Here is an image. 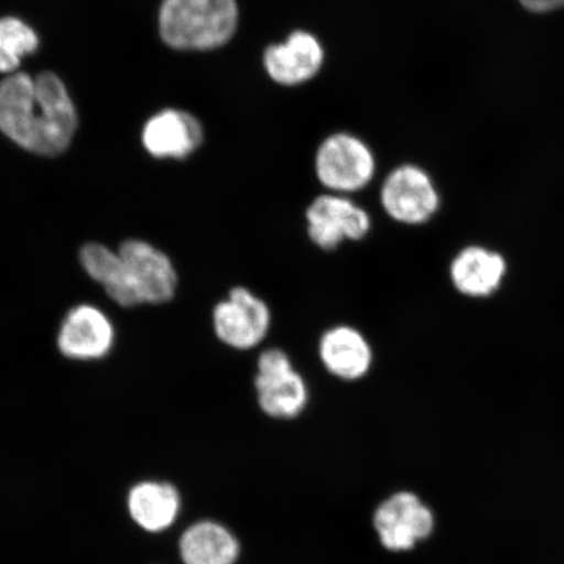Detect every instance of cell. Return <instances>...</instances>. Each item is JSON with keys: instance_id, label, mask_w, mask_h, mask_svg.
<instances>
[{"instance_id": "277c9868", "label": "cell", "mask_w": 564, "mask_h": 564, "mask_svg": "<svg viewBox=\"0 0 564 564\" xmlns=\"http://www.w3.org/2000/svg\"><path fill=\"white\" fill-rule=\"evenodd\" d=\"M317 180L333 194H351L365 188L376 174L370 148L349 133H336L323 141L315 159Z\"/></svg>"}, {"instance_id": "5bb4252c", "label": "cell", "mask_w": 564, "mask_h": 564, "mask_svg": "<svg viewBox=\"0 0 564 564\" xmlns=\"http://www.w3.org/2000/svg\"><path fill=\"white\" fill-rule=\"evenodd\" d=\"M111 324L90 306H80L68 314L58 337L63 355L76 359L100 358L112 345Z\"/></svg>"}, {"instance_id": "52a82bcc", "label": "cell", "mask_w": 564, "mask_h": 564, "mask_svg": "<svg viewBox=\"0 0 564 564\" xmlns=\"http://www.w3.org/2000/svg\"><path fill=\"white\" fill-rule=\"evenodd\" d=\"M380 203L393 221L417 227L436 215L441 196L423 169L403 165L388 174L380 189Z\"/></svg>"}, {"instance_id": "8992f818", "label": "cell", "mask_w": 564, "mask_h": 564, "mask_svg": "<svg viewBox=\"0 0 564 564\" xmlns=\"http://www.w3.org/2000/svg\"><path fill=\"white\" fill-rule=\"evenodd\" d=\"M256 390L262 411L274 419H294L305 409L307 386L284 350L267 349L258 358Z\"/></svg>"}, {"instance_id": "7a4b0ae2", "label": "cell", "mask_w": 564, "mask_h": 564, "mask_svg": "<svg viewBox=\"0 0 564 564\" xmlns=\"http://www.w3.org/2000/svg\"><path fill=\"white\" fill-rule=\"evenodd\" d=\"M80 260L89 276L124 307L169 302L178 286L171 259L156 247L135 239L122 243L117 253L89 243L83 247Z\"/></svg>"}, {"instance_id": "7c38bea8", "label": "cell", "mask_w": 564, "mask_h": 564, "mask_svg": "<svg viewBox=\"0 0 564 564\" xmlns=\"http://www.w3.org/2000/svg\"><path fill=\"white\" fill-rule=\"evenodd\" d=\"M202 124L188 112L164 110L148 121L143 131L145 150L158 159H185L200 147Z\"/></svg>"}, {"instance_id": "30bf717a", "label": "cell", "mask_w": 564, "mask_h": 564, "mask_svg": "<svg viewBox=\"0 0 564 564\" xmlns=\"http://www.w3.org/2000/svg\"><path fill=\"white\" fill-rule=\"evenodd\" d=\"M324 52L313 34L297 31L280 45L268 47L264 66L268 75L284 86H297L319 73Z\"/></svg>"}, {"instance_id": "ac0fdd59", "label": "cell", "mask_w": 564, "mask_h": 564, "mask_svg": "<svg viewBox=\"0 0 564 564\" xmlns=\"http://www.w3.org/2000/svg\"><path fill=\"white\" fill-rule=\"evenodd\" d=\"M529 12L547 13L564 9V0H519Z\"/></svg>"}, {"instance_id": "ba28073f", "label": "cell", "mask_w": 564, "mask_h": 564, "mask_svg": "<svg viewBox=\"0 0 564 564\" xmlns=\"http://www.w3.org/2000/svg\"><path fill=\"white\" fill-rule=\"evenodd\" d=\"M306 223L310 239L326 251L344 241H361L371 229L368 212L349 197L333 193L317 196L310 204Z\"/></svg>"}, {"instance_id": "3957f363", "label": "cell", "mask_w": 564, "mask_h": 564, "mask_svg": "<svg viewBox=\"0 0 564 564\" xmlns=\"http://www.w3.org/2000/svg\"><path fill=\"white\" fill-rule=\"evenodd\" d=\"M236 0H164L160 33L165 44L180 51L220 47L237 30Z\"/></svg>"}, {"instance_id": "6da1fadb", "label": "cell", "mask_w": 564, "mask_h": 564, "mask_svg": "<svg viewBox=\"0 0 564 564\" xmlns=\"http://www.w3.org/2000/svg\"><path fill=\"white\" fill-rule=\"evenodd\" d=\"M76 126L74 104L55 74H17L0 84V130L24 150L56 156L67 150Z\"/></svg>"}, {"instance_id": "4fadbf2b", "label": "cell", "mask_w": 564, "mask_h": 564, "mask_svg": "<svg viewBox=\"0 0 564 564\" xmlns=\"http://www.w3.org/2000/svg\"><path fill=\"white\" fill-rule=\"evenodd\" d=\"M321 361L334 377L343 380H358L372 366V349L358 329L337 326L324 333L319 341Z\"/></svg>"}, {"instance_id": "8fae6325", "label": "cell", "mask_w": 564, "mask_h": 564, "mask_svg": "<svg viewBox=\"0 0 564 564\" xmlns=\"http://www.w3.org/2000/svg\"><path fill=\"white\" fill-rule=\"evenodd\" d=\"M506 273L503 256L484 246L465 247L449 265L451 282L469 299L490 297L502 285Z\"/></svg>"}, {"instance_id": "5b68a950", "label": "cell", "mask_w": 564, "mask_h": 564, "mask_svg": "<svg viewBox=\"0 0 564 564\" xmlns=\"http://www.w3.org/2000/svg\"><path fill=\"white\" fill-rule=\"evenodd\" d=\"M215 334L223 344L236 350H250L262 344L272 324L267 303L243 286L232 288L228 297L218 302L212 314Z\"/></svg>"}, {"instance_id": "2e32d148", "label": "cell", "mask_w": 564, "mask_h": 564, "mask_svg": "<svg viewBox=\"0 0 564 564\" xmlns=\"http://www.w3.org/2000/svg\"><path fill=\"white\" fill-rule=\"evenodd\" d=\"M180 494L169 484L141 482L130 492L133 520L148 532H161L174 523L180 512Z\"/></svg>"}, {"instance_id": "e0dca14e", "label": "cell", "mask_w": 564, "mask_h": 564, "mask_svg": "<svg viewBox=\"0 0 564 564\" xmlns=\"http://www.w3.org/2000/svg\"><path fill=\"white\" fill-rule=\"evenodd\" d=\"M37 35L18 19H0V73H12L24 55L37 48Z\"/></svg>"}, {"instance_id": "9c48e42d", "label": "cell", "mask_w": 564, "mask_h": 564, "mask_svg": "<svg viewBox=\"0 0 564 564\" xmlns=\"http://www.w3.org/2000/svg\"><path fill=\"white\" fill-rule=\"evenodd\" d=\"M373 524L384 547L403 552L432 533L434 518L414 494L399 492L379 507Z\"/></svg>"}, {"instance_id": "9a60e30c", "label": "cell", "mask_w": 564, "mask_h": 564, "mask_svg": "<svg viewBox=\"0 0 564 564\" xmlns=\"http://www.w3.org/2000/svg\"><path fill=\"white\" fill-rule=\"evenodd\" d=\"M180 550L185 564H235L239 554L235 535L212 521L188 528L182 535Z\"/></svg>"}]
</instances>
